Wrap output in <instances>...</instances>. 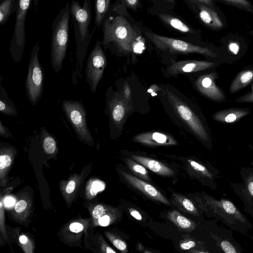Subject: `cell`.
Returning <instances> with one entry per match:
<instances>
[{
  "instance_id": "obj_1",
  "label": "cell",
  "mask_w": 253,
  "mask_h": 253,
  "mask_svg": "<svg viewBox=\"0 0 253 253\" xmlns=\"http://www.w3.org/2000/svg\"><path fill=\"white\" fill-rule=\"evenodd\" d=\"M70 15L73 22L76 44L75 61L72 69V82L76 85L82 78V70L88 47L94 33L90 32L92 20L90 0H84L83 4L76 0L70 4Z\"/></svg>"
},
{
  "instance_id": "obj_2",
  "label": "cell",
  "mask_w": 253,
  "mask_h": 253,
  "mask_svg": "<svg viewBox=\"0 0 253 253\" xmlns=\"http://www.w3.org/2000/svg\"><path fill=\"white\" fill-rule=\"evenodd\" d=\"M102 45L118 53L128 54L134 51L138 35L130 24L122 16H105L102 24Z\"/></svg>"
},
{
  "instance_id": "obj_3",
  "label": "cell",
  "mask_w": 253,
  "mask_h": 253,
  "mask_svg": "<svg viewBox=\"0 0 253 253\" xmlns=\"http://www.w3.org/2000/svg\"><path fill=\"white\" fill-rule=\"evenodd\" d=\"M70 16V4L68 2L58 12L51 24L50 61L52 69L55 73L62 70L66 56Z\"/></svg>"
},
{
  "instance_id": "obj_4",
  "label": "cell",
  "mask_w": 253,
  "mask_h": 253,
  "mask_svg": "<svg viewBox=\"0 0 253 253\" xmlns=\"http://www.w3.org/2000/svg\"><path fill=\"white\" fill-rule=\"evenodd\" d=\"M166 94L172 110L185 126L200 139H209L208 132L193 109L173 91L166 89Z\"/></svg>"
},
{
  "instance_id": "obj_5",
  "label": "cell",
  "mask_w": 253,
  "mask_h": 253,
  "mask_svg": "<svg viewBox=\"0 0 253 253\" xmlns=\"http://www.w3.org/2000/svg\"><path fill=\"white\" fill-rule=\"evenodd\" d=\"M40 50V43L37 42L32 49L25 81L27 98L32 106L40 101L43 93L44 73L39 60Z\"/></svg>"
},
{
  "instance_id": "obj_6",
  "label": "cell",
  "mask_w": 253,
  "mask_h": 253,
  "mask_svg": "<svg viewBox=\"0 0 253 253\" xmlns=\"http://www.w3.org/2000/svg\"><path fill=\"white\" fill-rule=\"evenodd\" d=\"M16 0L17 7L15 12V22L9 51L13 61L18 63L22 58L26 44V18L32 5L37 7L39 0Z\"/></svg>"
},
{
  "instance_id": "obj_7",
  "label": "cell",
  "mask_w": 253,
  "mask_h": 253,
  "mask_svg": "<svg viewBox=\"0 0 253 253\" xmlns=\"http://www.w3.org/2000/svg\"><path fill=\"white\" fill-rule=\"evenodd\" d=\"M105 114L108 116L110 132L122 130L131 109L130 103L126 101L119 91H114L110 86L107 90Z\"/></svg>"
},
{
  "instance_id": "obj_8",
  "label": "cell",
  "mask_w": 253,
  "mask_h": 253,
  "mask_svg": "<svg viewBox=\"0 0 253 253\" xmlns=\"http://www.w3.org/2000/svg\"><path fill=\"white\" fill-rule=\"evenodd\" d=\"M145 34L158 49L163 51L182 54L198 53L210 57L217 56L215 52L207 47L150 32H146Z\"/></svg>"
},
{
  "instance_id": "obj_9",
  "label": "cell",
  "mask_w": 253,
  "mask_h": 253,
  "mask_svg": "<svg viewBox=\"0 0 253 253\" xmlns=\"http://www.w3.org/2000/svg\"><path fill=\"white\" fill-rule=\"evenodd\" d=\"M61 106L79 139L92 143L93 139L87 126V112L84 104L80 101L65 99L62 101Z\"/></svg>"
},
{
  "instance_id": "obj_10",
  "label": "cell",
  "mask_w": 253,
  "mask_h": 253,
  "mask_svg": "<svg viewBox=\"0 0 253 253\" xmlns=\"http://www.w3.org/2000/svg\"><path fill=\"white\" fill-rule=\"evenodd\" d=\"M107 65V57L101 41L96 40L93 49L87 57L85 70L86 82L93 93L96 91L97 87L103 77Z\"/></svg>"
},
{
  "instance_id": "obj_11",
  "label": "cell",
  "mask_w": 253,
  "mask_h": 253,
  "mask_svg": "<svg viewBox=\"0 0 253 253\" xmlns=\"http://www.w3.org/2000/svg\"><path fill=\"white\" fill-rule=\"evenodd\" d=\"M198 17L208 28L213 31H220L227 26L226 18L225 14L216 5L196 3Z\"/></svg>"
},
{
  "instance_id": "obj_12",
  "label": "cell",
  "mask_w": 253,
  "mask_h": 253,
  "mask_svg": "<svg viewBox=\"0 0 253 253\" xmlns=\"http://www.w3.org/2000/svg\"><path fill=\"white\" fill-rule=\"evenodd\" d=\"M216 73H211L200 76L195 82L196 89L203 95L216 101H222L226 99L223 92L215 83Z\"/></svg>"
},
{
  "instance_id": "obj_13",
  "label": "cell",
  "mask_w": 253,
  "mask_h": 253,
  "mask_svg": "<svg viewBox=\"0 0 253 253\" xmlns=\"http://www.w3.org/2000/svg\"><path fill=\"white\" fill-rule=\"evenodd\" d=\"M214 63L208 61L197 60H184L173 62L165 70L169 76H176L179 74L194 73L211 68Z\"/></svg>"
},
{
  "instance_id": "obj_14",
  "label": "cell",
  "mask_w": 253,
  "mask_h": 253,
  "mask_svg": "<svg viewBox=\"0 0 253 253\" xmlns=\"http://www.w3.org/2000/svg\"><path fill=\"white\" fill-rule=\"evenodd\" d=\"M121 174L128 183L149 197L166 205H170L166 197L152 185L125 171H121Z\"/></svg>"
},
{
  "instance_id": "obj_15",
  "label": "cell",
  "mask_w": 253,
  "mask_h": 253,
  "mask_svg": "<svg viewBox=\"0 0 253 253\" xmlns=\"http://www.w3.org/2000/svg\"><path fill=\"white\" fill-rule=\"evenodd\" d=\"M134 141L149 146H169L177 144L171 136L164 133L153 131L140 133L136 135Z\"/></svg>"
},
{
  "instance_id": "obj_16",
  "label": "cell",
  "mask_w": 253,
  "mask_h": 253,
  "mask_svg": "<svg viewBox=\"0 0 253 253\" xmlns=\"http://www.w3.org/2000/svg\"><path fill=\"white\" fill-rule=\"evenodd\" d=\"M131 157L157 174L166 176H170L174 174L173 170L169 167L156 160L136 155H132Z\"/></svg>"
},
{
  "instance_id": "obj_17",
  "label": "cell",
  "mask_w": 253,
  "mask_h": 253,
  "mask_svg": "<svg viewBox=\"0 0 253 253\" xmlns=\"http://www.w3.org/2000/svg\"><path fill=\"white\" fill-rule=\"evenodd\" d=\"M250 113L248 109L231 108L219 111L213 115L216 121L224 123H231L238 121Z\"/></svg>"
},
{
  "instance_id": "obj_18",
  "label": "cell",
  "mask_w": 253,
  "mask_h": 253,
  "mask_svg": "<svg viewBox=\"0 0 253 253\" xmlns=\"http://www.w3.org/2000/svg\"><path fill=\"white\" fill-rule=\"evenodd\" d=\"M209 203L212 207L220 210L234 219L243 223L246 222L245 217L230 201L225 199L219 201L212 199L209 201Z\"/></svg>"
},
{
  "instance_id": "obj_19",
  "label": "cell",
  "mask_w": 253,
  "mask_h": 253,
  "mask_svg": "<svg viewBox=\"0 0 253 253\" xmlns=\"http://www.w3.org/2000/svg\"><path fill=\"white\" fill-rule=\"evenodd\" d=\"M2 77L0 76V112L8 116H16L17 111L12 100L9 98L5 88L2 86Z\"/></svg>"
},
{
  "instance_id": "obj_20",
  "label": "cell",
  "mask_w": 253,
  "mask_h": 253,
  "mask_svg": "<svg viewBox=\"0 0 253 253\" xmlns=\"http://www.w3.org/2000/svg\"><path fill=\"white\" fill-rule=\"evenodd\" d=\"M253 80V69H248L240 72L231 84L229 91L234 93L246 86Z\"/></svg>"
},
{
  "instance_id": "obj_21",
  "label": "cell",
  "mask_w": 253,
  "mask_h": 253,
  "mask_svg": "<svg viewBox=\"0 0 253 253\" xmlns=\"http://www.w3.org/2000/svg\"><path fill=\"white\" fill-rule=\"evenodd\" d=\"M168 216L176 226L183 230L192 231L196 227L194 222L183 216L176 210L169 212Z\"/></svg>"
},
{
  "instance_id": "obj_22",
  "label": "cell",
  "mask_w": 253,
  "mask_h": 253,
  "mask_svg": "<svg viewBox=\"0 0 253 253\" xmlns=\"http://www.w3.org/2000/svg\"><path fill=\"white\" fill-rule=\"evenodd\" d=\"M16 0H0V27L4 25L10 16L16 12Z\"/></svg>"
},
{
  "instance_id": "obj_23",
  "label": "cell",
  "mask_w": 253,
  "mask_h": 253,
  "mask_svg": "<svg viewBox=\"0 0 253 253\" xmlns=\"http://www.w3.org/2000/svg\"><path fill=\"white\" fill-rule=\"evenodd\" d=\"M111 0H94V23L98 29L102 26L107 15Z\"/></svg>"
},
{
  "instance_id": "obj_24",
  "label": "cell",
  "mask_w": 253,
  "mask_h": 253,
  "mask_svg": "<svg viewBox=\"0 0 253 253\" xmlns=\"http://www.w3.org/2000/svg\"><path fill=\"white\" fill-rule=\"evenodd\" d=\"M160 18L171 27L184 33L194 34L195 32L185 24L181 20L172 16L161 13Z\"/></svg>"
},
{
  "instance_id": "obj_25",
  "label": "cell",
  "mask_w": 253,
  "mask_h": 253,
  "mask_svg": "<svg viewBox=\"0 0 253 253\" xmlns=\"http://www.w3.org/2000/svg\"><path fill=\"white\" fill-rule=\"evenodd\" d=\"M224 4L253 14V4L249 0H216Z\"/></svg>"
},
{
  "instance_id": "obj_26",
  "label": "cell",
  "mask_w": 253,
  "mask_h": 253,
  "mask_svg": "<svg viewBox=\"0 0 253 253\" xmlns=\"http://www.w3.org/2000/svg\"><path fill=\"white\" fill-rule=\"evenodd\" d=\"M173 196L175 200L188 212L195 215L198 214L196 208L189 199L177 194H173Z\"/></svg>"
},
{
  "instance_id": "obj_27",
  "label": "cell",
  "mask_w": 253,
  "mask_h": 253,
  "mask_svg": "<svg viewBox=\"0 0 253 253\" xmlns=\"http://www.w3.org/2000/svg\"><path fill=\"white\" fill-rule=\"evenodd\" d=\"M126 163L130 169L136 174L143 177L146 180L149 179L148 171L144 167L138 164L129 159H126Z\"/></svg>"
},
{
  "instance_id": "obj_28",
  "label": "cell",
  "mask_w": 253,
  "mask_h": 253,
  "mask_svg": "<svg viewBox=\"0 0 253 253\" xmlns=\"http://www.w3.org/2000/svg\"><path fill=\"white\" fill-rule=\"evenodd\" d=\"M188 162L194 169L199 172L202 175L211 178V174L203 165L192 160H188Z\"/></svg>"
},
{
  "instance_id": "obj_29",
  "label": "cell",
  "mask_w": 253,
  "mask_h": 253,
  "mask_svg": "<svg viewBox=\"0 0 253 253\" xmlns=\"http://www.w3.org/2000/svg\"><path fill=\"white\" fill-rule=\"evenodd\" d=\"M110 239L113 244V245L119 251L123 253H127V246L126 243L123 240L116 238L115 237L112 236H110Z\"/></svg>"
},
{
  "instance_id": "obj_30",
  "label": "cell",
  "mask_w": 253,
  "mask_h": 253,
  "mask_svg": "<svg viewBox=\"0 0 253 253\" xmlns=\"http://www.w3.org/2000/svg\"><path fill=\"white\" fill-rule=\"evenodd\" d=\"M122 97L128 102L130 103L132 100V92L129 85L125 84L119 90Z\"/></svg>"
},
{
  "instance_id": "obj_31",
  "label": "cell",
  "mask_w": 253,
  "mask_h": 253,
  "mask_svg": "<svg viewBox=\"0 0 253 253\" xmlns=\"http://www.w3.org/2000/svg\"><path fill=\"white\" fill-rule=\"evenodd\" d=\"M105 188L104 183L100 181H93L91 184L90 192L92 195H95L98 192Z\"/></svg>"
},
{
  "instance_id": "obj_32",
  "label": "cell",
  "mask_w": 253,
  "mask_h": 253,
  "mask_svg": "<svg viewBox=\"0 0 253 253\" xmlns=\"http://www.w3.org/2000/svg\"><path fill=\"white\" fill-rule=\"evenodd\" d=\"M220 247L223 251L226 253H236L234 247L228 241L223 240L220 243Z\"/></svg>"
},
{
  "instance_id": "obj_33",
  "label": "cell",
  "mask_w": 253,
  "mask_h": 253,
  "mask_svg": "<svg viewBox=\"0 0 253 253\" xmlns=\"http://www.w3.org/2000/svg\"><path fill=\"white\" fill-rule=\"evenodd\" d=\"M11 158L7 154L1 155L0 156V169L1 170L8 167L11 164Z\"/></svg>"
},
{
  "instance_id": "obj_34",
  "label": "cell",
  "mask_w": 253,
  "mask_h": 253,
  "mask_svg": "<svg viewBox=\"0 0 253 253\" xmlns=\"http://www.w3.org/2000/svg\"><path fill=\"white\" fill-rule=\"evenodd\" d=\"M0 135L1 136L7 138L12 137V133L10 132L8 128L3 124L1 119H0Z\"/></svg>"
},
{
  "instance_id": "obj_35",
  "label": "cell",
  "mask_w": 253,
  "mask_h": 253,
  "mask_svg": "<svg viewBox=\"0 0 253 253\" xmlns=\"http://www.w3.org/2000/svg\"><path fill=\"white\" fill-rule=\"evenodd\" d=\"M235 101L237 102H253V93L249 92L238 98Z\"/></svg>"
},
{
  "instance_id": "obj_36",
  "label": "cell",
  "mask_w": 253,
  "mask_h": 253,
  "mask_svg": "<svg viewBox=\"0 0 253 253\" xmlns=\"http://www.w3.org/2000/svg\"><path fill=\"white\" fill-rule=\"evenodd\" d=\"M104 212L103 207L101 205H97L93 210L92 215L95 218H99L103 215Z\"/></svg>"
},
{
  "instance_id": "obj_37",
  "label": "cell",
  "mask_w": 253,
  "mask_h": 253,
  "mask_svg": "<svg viewBox=\"0 0 253 253\" xmlns=\"http://www.w3.org/2000/svg\"><path fill=\"white\" fill-rule=\"evenodd\" d=\"M71 231L74 233H79L82 231L84 229L83 225L78 222H73L69 226Z\"/></svg>"
},
{
  "instance_id": "obj_38",
  "label": "cell",
  "mask_w": 253,
  "mask_h": 253,
  "mask_svg": "<svg viewBox=\"0 0 253 253\" xmlns=\"http://www.w3.org/2000/svg\"><path fill=\"white\" fill-rule=\"evenodd\" d=\"M27 207V203L24 200H21L18 201L15 206V210L18 212L20 213L24 211Z\"/></svg>"
},
{
  "instance_id": "obj_39",
  "label": "cell",
  "mask_w": 253,
  "mask_h": 253,
  "mask_svg": "<svg viewBox=\"0 0 253 253\" xmlns=\"http://www.w3.org/2000/svg\"><path fill=\"white\" fill-rule=\"evenodd\" d=\"M139 0H122L124 4L129 8L134 9L137 6Z\"/></svg>"
},
{
  "instance_id": "obj_40",
  "label": "cell",
  "mask_w": 253,
  "mask_h": 253,
  "mask_svg": "<svg viewBox=\"0 0 253 253\" xmlns=\"http://www.w3.org/2000/svg\"><path fill=\"white\" fill-rule=\"evenodd\" d=\"M196 246V243L193 241H189L180 244V248L183 250H188L193 248Z\"/></svg>"
},
{
  "instance_id": "obj_41",
  "label": "cell",
  "mask_w": 253,
  "mask_h": 253,
  "mask_svg": "<svg viewBox=\"0 0 253 253\" xmlns=\"http://www.w3.org/2000/svg\"><path fill=\"white\" fill-rule=\"evenodd\" d=\"M247 187L250 194L253 197V174L249 176L247 181Z\"/></svg>"
},
{
  "instance_id": "obj_42",
  "label": "cell",
  "mask_w": 253,
  "mask_h": 253,
  "mask_svg": "<svg viewBox=\"0 0 253 253\" xmlns=\"http://www.w3.org/2000/svg\"><path fill=\"white\" fill-rule=\"evenodd\" d=\"M99 223L103 226H107L110 222V217L108 215H105L101 216L98 219Z\"/></svg>"
},
{
  "instance_id": "obj_43",
  "label": "cell",
  "mask_w": 253,
  "mask_h": 253,
  "mask_svg": "<svg viewBox=\"0 0 253 253\" xmlns=\"http://www.w3.org/2000/svg\"><path fill=\"white\" fill-rule=\"evenodd\" d=\"M228 47L229 49L232 53H233L235 54H237L238 53L239 50V45L237 42H230V44H229Z\"/></svg>"
},
{
  "instance_id": "obj_44",
  "label": "cell",
  "mask_w": 253,
  "mask_h": 253,
  "mask_svg": "<svg viewBox=\"0 0 253 253\" xmlns=\"http://www.w3.org/2000/svg\"><path fill=\"white\" fill-rule=\"evenodd\" d=\"M196 2V3H202L210 6H216V0H193Z\"/></svg>"
},
{
  "instance_id": "obj_45",
  "label": "cell",
  "mask_w": 253,
  "mask_h": 253,
  "mask_svg": "<svg viewBox=\"0 0 253 253\" xmlns=\"http://www.w3.org/2000/svg\"><path fill=\"white\" fill-rule=\"evenodd\" d=\"M129 211L130 215L137 220H140L142 219V216L137 211L132 208H129Z\"/></svg>"
},
{
  "instance_id": "obj_46",
  "label": "cell",
  "mask_w": 253,
  "mask_h": 253,
  "mask_svg": "<svg viewBox=\"0 0 253 253\" xmlns=\"http://www.w3.org/2000/svg\"><path fill=\"white\" fill-rule=\"evenodd\" d=\"M75 182L74 181H70L66 187V192L68 194L72 193L75 188Z\"/></svg>"
},
{
  "instance_id": "obj_47",
  "label": "cell",
  "mask_w": 253,
  "mask_h": 253,
  "mask_svg": "<svg viewBox=\"0 0 253 253\" xmlns=\"http://www.w3.org/2000/svg\"><path fill=\"white\" fill-rule=\"evenodd\" d=\"M15 202L14 198L10 197H8L5 198L4 203L6 207H10L13 206Z\"/></svg>"
},
{
  "instance_id": "obj_48",
  "label": "cell",
  "mask_w": 253,
  "mask_h": 253,
  "mask_svg": "<svg viewBox=\"0 0 253 253\" xmlns=\"http://www.w3.org/2000/svg\"><path fill=\"white\" fill-rule=\"evenodd\" d=\"M19 241L21 243L25 244L27 241V238L25 236L22 235L19 237Z\"/></svg>"
},
{
  "instance_id": "obj_49",
  "label": "cell",
  "mask_w": 253,
  "mask_h": 253,
  "mask_svg": "<svg viewBox=\"0 0 253 253\" xmlns=\"http://www.w3.org/2000/svg\"><path fill=\"white\" fill-rule=\"evenodd\" d=\"M105 251L106 253H116L114 250H113L111 248H110L109 247H106Z\"/></svg>"
},
{
  "instance_id": "obj_50",
  "label": "cell",
  "mask_w": 253,
  "mask_h": 253,
  "mask_svg": "<svg viewBox=\"0 0 253 253\" xmlns=\"http://www.w3.org/2000/svg\"><path fill=\"white\" fill-rule=\"evenodd\" d=\"M167 1H169L170 2H173V0H167Z\"/></svg>"
},
{
  "instance_id": "obj_51",
  "label": "cell",
  "mask_w": 253,
  "mask_h": 253,
  "mask_svg": "<svg viewBox=\"0 0 253 253\" xmlns=\"http://www.w3.org/2000/svg\"><path fill=\"white\" fill-rule=\"evenodd\" d=\"M252 93H253V87H252Z\"/></svg>"
}]
</instances>
